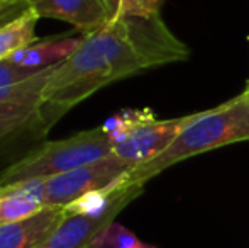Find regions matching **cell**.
Masks as SVG:
<instances>
[{
  "label": "cell",
  "instance_id": "cell-1",
  "mask_svg": "<svg viewBox=\"0 0 249 248\" xmlns=\"http://www.w3.org/2000/svg\"><path fill=\"white\" fill-rule=\"evenodd\" d=\"M190 50L161 16H117L87 33L75 53L54 68L37 104L36 121L48 133L68 111L100 89L170 63L183 61Z\"/></svg>",
  "mask_w": 249,
  "mask_h": 248
},
{
  "label": "cell",
  "instance_id": "cell-2",
  "mask_svg": "<svg viewBox=\"0 0 249 248\" xmlns=\"http://www.w3.org/2000/svg\"><path fill=\"white\" fill-rule=\"evenodd\" d=\"M239 141H249V92L246 90L219 107L190 114L173 143L156 158L134 167L124 177V182L142 187L175 163Z\"/></svg>",
  "mask_w": 249,
  "mask_h": 248
},
{
  "label": "cell",
  "instance_id": "cell-3",
  "mask_svg": "<svg viewBox=\"0 0 249 248\" xmlns=\"http://www.w3.org/2000/svg\"><path fill=\"white\" fill-rule=\"evenodd\" d=\"M114 139L104 128L87 129L65 139L46 141L0 173V186L31 179H50L110 155Z\"/></svg>",
  "mask_w": 249,
  "mask_h": 248
},
{
  "label": "cell",
  "instance_id": "cell-4",
  "mask_svg": "<svg viewBox=\"0 0 249 248\" xmlns=\"http://www.w3.org/2000/svg\"><path fill=\"white\" fill-rule=\"evenodd\" d=\"M188 117L158 121L148 109L124 111L108 119L104 128L114 139L112 153L138 167L163 153L187 124Z\"/></svg>",
  "mask_w": 249,
  "mask_h": 248
},
{
  "label": "cell",
  "instance_id": "cell-5",
  "mask_svg": "<svg viewBox=\"0 0 249 248\" xmlns=\"http://www.w3.org/2000/svg\"><path fill=\"white\" fill-rule=\"evenodd\" d=\"M134 165L115 153L44 180L46 206L66 208L78 199L119 184Z\"/></svg>",
  "mask_w": 249,
  "mask_h": 248
},
{
  "label": "cell",
  "instance_id": "cell-6",
  "mask_svg": "<svg viewBox=\"0 0 249 248\" xmlns=\"http://www.w3.org/2000/svg\"><path fill=\"white\" fill-rule=\"evenodd\" d=\"M122 184H124L122 192L105 211L97 214H80V212L66 211L65 219L37 248H90L102 229L110 225L115 216L141 194L142 187L129 186L124 180Z\"/></svg>",
  "mask_w": 249,
  "mask_h": 248
},
{
  "label": "cell",
  "instance_id": "cell-7",
  "mask_svg": "<svg viewBox=\"0 0 249 248\" xmlns=\"http://www.w3.org/2000/svg\"><path fill=\"white\" fill-rule=\"evenodd\" d=\"M36 16L65 20L83 34L112 19L105 0H27Z\"/></svg>",
  "mask_w": 249,
  "mask_h": 248
},
{
  "label": "cell",
  "instance_id": "cell-8",
  "mask_svg": "<svg viewBox=\"0 0 249 248\" xmlns=\"http://www.w3.org/2000/svg\"><path fill=\"white\" fill-rule=\"evenodd\" d=\"M66 209L48 206L37 214L0 225V248H37L65 219Z\"/></svg>",
  "mask_w": 249,
  "mask_h": 248
},
{
  "label": "cell",
  "instance_id": "cell-9",
  "mask_svg": "<svg viewBox=\"0 0 249 248\" xmlns=\"http://www.w3.org/2000/svg\"><path fill=\"white\" fill-rule=\"evenodd\" d=\"M44 180L31 179L0 186V225L27 219L48 208L44 202Z\"/></svg>",
  "mask_w": 249,
  "mask_h": 248
},
{
  "label": "cell",
  "instance_id": "cell-10",
  "mask_svg": "<svg viewBox=\"0 0 249 248\" xmlns=\"http://www.w3.org/2000/svg\"><path fill=\"white\" fill-rule=\"evenodd\" d=\"M80 39L82 38H66V39L58 38V39L34 41L29 46L12 53L9 58L19 66L41 72V70L58 66L65 60H68L78 48Z\"/></svg>",
  "mask_w": 249,
  "mask_h": 248
},
{
  "label": "cell",
  "instance_id": "cell-11",
  "mask_svg": "<svg viewBox=\"0 0 249 248\" xmlns=\"http://www.w3.org/2000/svg\"><path fill=\"white\" fill-rule=\"evenodd\" d=\"M37 20H39V16H36L33 10H27L22 17L0 29V60H5L12 53L36 41L34 29H36Z\"/></svg>",
  "mask_w": 249,
  "mask_h": 248
},
{
  "label": "cell",
  "instance_id": "cell-12",
  "mask_svg": "<svg viewBox=\"0 0 249 248\" xmlns=\"http://www.w3.org/2000/svg\"><path fill=\"white\" fill-rule=\"evenodd\" d=\"M37 102L0 104V139L36 121Z\"/></svg>",
  "mask_w": 249,
  "mask_h": 248
},
{
  "label": "cell",
  "instance_id": "cell-13",
  "mask_svg": "<svg viewBox=\"0 0 249 248\" xmlns=\"http://www.w3.org/2000/svg\"><path fill=\"white\" fill-rule=\"evenodd\" d=\"M142 242L125 226L112 221L97 235L90 248H138Z\"/></svg>",
  "mask_w": 249,
  "mask_h": 248
},
{
  "label": "cell",
  "instance_id": "cell-14",
  "mask_svg": "<svg viewBox=\"0 0 249 248\" xmlns=\"http://www.w3.org/2000/svg\"><path fill=\"white\" fill-rule=\"evenodd\" d=\"M164 0H121V16L153 17L160 16Z\"/></svg>",
  "mask_w": 249,
  "mask_h": 248
},
{
  "label": "cell",
  "instance_id": "cell-15",
  "mask_svg": "<svg viewBox=\"0 0 249 248\" xmlns=\"http://www.w3.org/2000/svg\"><path fill=\"white\" fill-rule=\"evenodd\" d=\"M36 73H39V72L16 65L10 58L0 60V89L22 82V80L29 78V76L36 75Z\"/></svg>",
  "mask_w": 249,
  "mask_h": 248
},
{
  "label": "cell",
  "instance_id": "cell-16",
  "mask_svg": "<svg viewBox=\"0 0 249 248\" xmlns=\"http://www.w3.org/2000/svg\"><path fill=\"white\" fill-rule=\"evenodd\" d=\"M31 10L27 0H0V29L12 24Z\"/></svg>",
  "mask_w": 249,
  "mask_h": 248
},
{
  "label": "cell",
  "instance_id": "cell-17",
  "mask_svg": "<svg viewBox=\"0 0 249 248\" xmlns=\"http://www.w3.org/2000/svg\"><path fill=\"white\" fill-rule=\"evenodd\" d=\"M105 3H107L108 10H110L112 17L121 16V0H105Z\"/></svg>",
  "mask_w": 249,
  "mask_h": 248
},
{
  "label": "cell",
  "instance_id": "cell-18",
  "mask_svg": "<svg viewBox=\"0 0 249 248\" xmlns=\"http://www.w3.org/2000/svg\"><path fill=\"white\" fill-rule=\"evenodd\" d=\"M138 248H154L153 245H146V243H142L141 247H138Z\"/></svg>",
  "mask_w": 249,
  "mask_h": 248
},
{
  "label": "cell",
  "instance_id": "cell-19",
  "mask_svg": "<svg viewBox=\"0 0 249 248\" xmlns=\"http://www.w3.org/2000/svg\"><path fill=\"white\" fill-rule=\"evenodd\" d=\"M244 90H246V92H249V80H248V83H246V89H244Z\"/></svg>",
  "mask_w": 249,
  "mask_h": 248
}]
</instances>
